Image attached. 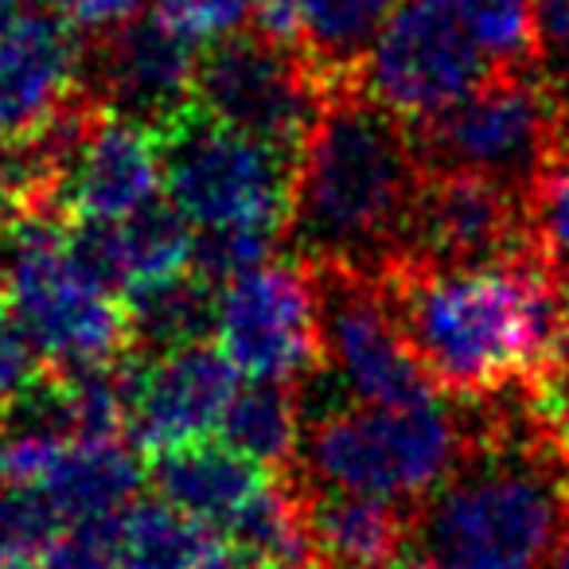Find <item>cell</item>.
Listing matches in <instances>:
<instances>
[{"mask_svg":"<svg viewBox=\"0 0 569 569\" xmlns=\"http://www.w3.org/2000/svg\"><path fill=\"white\" fill-rule=\"evenodd\" d=\"M410 126L390 118L371 98L336 90L312 126L293 183V230L309 266L367 269L402 253L406 219L418 196V149Z\"/></svg>","mask_w":569,"mask_h":569,"instance_id":"cell-2","label":"cell"},{"mask_svg":"<svg viewBox=\"0 0 569 569\" xmlns=\"http://www.w3.org/2000/svg\"><path fill=\"white\" fill-rule=\"evenodd\" d=\"M36 569H121L113 522H82L63 527V535L51 542Z\"/></svg>","mask_w":569,"mask_h":569,"instance_id":"cell-29","label":"cell"},{"mask_svg":"<svg viewBox=\"0 0 569 569\" xmlns=\"http://www.w3.org/2000/svg\"><path fill=\"white\" fill-rule=\"evenodd\" d=\"M144 483V465L126 433L113 437H63L48 476L36 496L67 522H113L137 503Z\"/></svg>","mask_w":569,"mask_h":569,"instance_id":"cell-18","label":"cell"},{"mask_svg":"<svg viewBox=\"0 0 569 569\" xmlns=\"http://www.w3.org/2000/svg\"><path fill=\"white\" fill-rule=\"evenodd\" d=\"M301 472L309 488L356 491L398 507L426 503L465 460V426L445 395L410 406L328 402L305 410Z\"/></svg>","mask_w":569,"mask_h":569,"instance_id":"cell-5","label":"cell"},{"mask_svg":"<svg viewBox=\"0 0 569 569\" xmlns=\"http://www.w3.org/2000/svg\"><path fill=\"white\" fill-rule=\"evenodd\" d=\"M519 253H530L527 230L507 183L476 172H445V168H429L421 176L398 261L480 266Z\"/></svg>","mask_w":569,"mask_h":569,"instance_id":"cell-14","label":"cell"},{"mask_svg":"<svg viewBox=\"0 0 569 569\" xmlns=\"http://www.w3.org/2000/svg\"><path fill=\"white\" fill-rule=\"evenodd\" d=\"M320 284L328 387L356 406H410L441 395L410 348L382 281L312 266Z\"/></svg>","mask_w":569,"mask_h":569,"instance_id":"cell-11","label":"cell"},{"mask_svg":"<svg viewBox=\"0 0 569 569\" xmlns=\"http://www.w3.org/2000/svg\"><path fill=\"white\" fill-rule=\"evenodd\" d=\"M542 569H569V527H566V535L558 538V546H553V553L546 558Z\"/></svg>","mask_w":569,"mask_h":569,"instance_id":"cell-35","label":"cell"},{"mask_svg":"<svg viewBox=\"0 0 569 569\" xmlns=\"http://www.w3.org/2000/svg\"><path fill=\"white\" fill-rule=\"evenodd\" d=\"M328 98L312 67L266 36H234L199 59V110L289 157H301Z\"/></svg>","mask_w":569,"mask_h":569,"instance_id":"cell-10","label":"cell"},{"mask_svg":"<svg viewBox=\"0 0 569 569\" xmlns=\"http://www.w3.org/2000/svg\"><path fill=\"white\" fill-rule=\"evenodd\" d=\"M499 74L522 71L538 51L535 0H445Z\"/></svg>","mask_w":569,"mask_h":569,"instance_id":"cell-24","label":"cell"},{"mask_svg":"<svg viewBox=\"0 0 569 569\" xmlns=\"http://www.w3.org/2000/svg\"><path fill=\"white\" fill-rule=\"evenodd\" d=\"M395 9L398 0H297L301 59L328 94L348 90V82L359 79Z\"/></svg>","mask_w":569,"mask_h":569,"instance_id":"cell-22","label":"cell"},{"mask_svg":"<svg viewBox=\"0 0 569 569\" xmlns=\"http://www.w3.org/2000/svg\"><path fill=\"white\" fill-rule=\"evenodd\" d=\"M51 203L71 227H110L160 203L164 191V141L157 129L110 110H79L56 137Z\"/></svg>","mask_w":569,"mask_h":569,"instance_id":"cell-9","label":"cell"},{"mask_svg":"<svg viewBox=\"0 0 569 569\" xmlns=\"http://www.w3.org/2000/svg\"><path fill=\"white\" fill-rule=\"evenodd\" d=\"M496 74L445 0H398L359 79L375 106L418 129L472 98Z\"/></svg>","mask_w":569,"mask_h":569,"instance_id":"cell-7","label":"cell"},{"mask_svg":"<svg viewBox=\"0 0 569 569\" xmlns=\"http://www.w3.org/2000/svg\"><path fill=\"white\" fill-rule=\"evenodd\" d=\"M382 289L429 379L457 398L535 387L566 359V309L542 253L480 266L398 261Z\"/></svg>","mask_w":569,"mask_h":569,"instance_id":"cell-1","label":"cell"},{"mask_svg":"<svg viewBox=\"0 0 569 569\" xmlns=\"http://www.w3.org/2000/svg\"><path fill=\"white\" fill-rule=\"evenodd\" d=\"M121 569H246L222 530L176 511L164 499H137L113 519Z\"/></svg>","mask_w":569,"mask_h":569,"instance_id":"cell-21","label":"cell"},{"mask_svg":"<svg viewBox=\"0 0 569 569\" xmlns=\"http://www.w3.org/2000/svg\"><path fill=\"white\" fill-rule=\"evenodd\" d=\"M160 141L168 203L196 234L289 230L297 157L219 126L199 106L168 126Z\"/></svg>","mask_w":569,"mask_h":569,"instance_id":"cell-6","label":"cell"},{"mask_svg":"<svg viewBox=\"0 0 569 569\" xmlns=\"http://www.w3.org/2000/svg\"><path fill=\"white\" fill-rule=\"evenodd\" d=\"M382 569H433V561H429L426 553H406V550H402L395 561H387Z\"/></svg>","mask_w":569,"mask_h":569,"instance_id":"cell-34","label":"cell"},{"mask_svg":"<svg viewBox=\"0 0 569 569\" xmlns=\"http://www.w3.org/2000/svg\"><path fill=\"white\" fill-rule=\"evenodd\" d=\"M219 437L230 449L250 457L253 465L277 472V468H289L301 457L305 406L297 402L293 387L250 382V387L238 390Z\"/></svg>","mask_w":569,"mask_h":569,"instance_id":"cell-23","label":"cell"},{"mask_svg":"<svg viewBox=\"0 0 569 569\" xmlns=\"http://www.w3.org/2000/svg\"><path fill=\"white\" fill-rule=\"evenodd\" d=\"M530 413L546 445L569 460V359H561L550 375L530 387Z\"/></svg>","mask_w":569,"mask_h":569,"instance_id":"cell-30","label":"cell"},{"mask_svg":"<svg viewBox=\"0 0 569 569\" xmlns=\"http://www.w3.org/2000/svg\"><path fill=\"white\" fill-rule=\"evenodd\" d=\"M87 82L82 32L59 12L32 9L0 40V144L36 149L79 113Z\"/></svg>","mask_w":569,"mask_h":569,"instance_id":"cell-15","label":"cell"},{"mask_svg":"<svg viewBox=\"0 0 569 569\" xmlns=\"http://www.w3.org/2000/svg\"><path fill=\"white\" fill-rule=\"evenodd\" d=\"M253 4L258 0H152V17L196 48H214L242 36L253 20Z\"/></svg>","mask_w":569,"mask_h":569,"instance_id":"cell-26","label":"cell"},{"mask_svg":"<svg viewBox=\"0 0 569 569\" xmlns=\"http://www.w3.org/2000/svg\"><path fill=\"white\" fill-rule=\"evenodd\" d=\"M67 522L36 491H0V569H36Z\"/></svg>","mask_w":569,"mask_h":569,"instance_id":"cell-25","label":"cell"},{"mask_svg":"<svg viewBox=\"0 0 569 569\" xmlns=\"http://www.w3.org/2000/svg\"><path fill=\"white\" fill-rule=\"evenodd\" d=\"M74 234L126 305L196 273V230L172 203H152L149 211L110 227H74Z\"/></svg>","mask_w":569,"mask_h":569,"instance_id":"cell-17","label":"cell"},{"mask_svg":"<svg viewBox=\"0 0 569 569\" xmlns=\"http://www.w3.org/2000/svg\"><path fill=\"white\" fill-rule=\"evenodd\" d=\"M32 9H36L32 0H0V40H4Z\"/></svg>","mask_w":569,"mask_h":569,"instance_id":"cell-33","label":"cell"},{"mask_svg":"<svg viewBox=\"0 0 569 569\" xmlns=\"http://www.w3.org/2000/svg\"><path fill=\"white\" fill-rule=\"evenodd\" d=\"M144 4L152 0H48V9L59 12L79 32H118L144 17Z\"/></svg>","mask_w":569,"mask_h":569,"instance_id":"cell-31","label":"cell"},{"mask_svg":"<svg viewBox=\"0 0 569 569\" xmlns=\"http://www.w3.org/2000/svg\"><path fill=\"white\" fill-rule=\"evenodd\" d=\"M242 390V375L214 343L152 351L144 363H129V441L141 452H172L222 433L230 406Z\"/></svg>","mask_w":569,"mask_h":569,"instance_id":"cell-13","label":"cell"},{"mask_svg":"<svg viewBox=\"0 0 569 569\" xmlns=\"http://www.w3.org/2000/svg\"><path fill=\"white\" fill-rule=\"evenodd\" d=\"M530 227L546 261H569V152H550L530 183Z\"/></svg>","mask_w":569,"mask_h":569,"instance_id":"cell-27","label":"cell"},{"mask_svg":"<svg viewBox=\"0 0 569 569\" xmlns=\"http://www.w3.org/2000/svg\"><path fill=\"white\" fill-rule=\"evenodd\" d=\"M273 483V472L253 465L227 441H199L160 452L152 465L157 499L227 535L230 522Z\"/></svg>","mask_w":569,"mask_h":569,"instance_id":"cell-19","label":"cell"},{"mask_svg":"<svg viewBox=\"0 0 569 569\" xmlns=\"http://www.w3.org/2000/svg\"><path fill=\"white\" fill-rule=\"evenodd\" d=\"M0 297L51 375L121 363L137 348L129 305L48 207L4 219Z\"/></svg>","mask_w":569,"mask_h":569,"instance_id":"cell-4","label":"cell"},{"mask_svg":"<svg viewBox=\"0 0 569 569\" xmlns=\"http://www.w3.org/2000/svg\"><path fill=\"white\" fill-rule=\"evenodd\" d=\"M569 527V480L538 445L465 452L426 499L421 553L433 569H542Z\"/></svg>","mask_w":569,"mask_h":569,"instance_id":"cell-3","label":"cell"},{"mask_svg":"<svg viewBox=\"0 0 569 569\" xmlns=\"http://www.w3.org/2000/svg\"><path fill=\"white\" fill-rule=\"evenodd\" d=\"M246 569H269V566H246Z\"/></svg>","mask_w":569,"mask_h":569,"instance_id":"cell-37","label":"cell"},{"mask_svg":"<svg viewBox=\"0 0 569 569\" xmlns=\"http://www.w3.org/2000/svg\"><path fill=\"white\" fill-rule=\"evenodd\" d=\"M301 515L312 569H382L406 546V507L390 499L312 488Z\"/></svg>","mask_w":569,"mask_h":569,"instance_id":"cell-20","label":"cell"},{"mask_svg":"<svg viewBox=\"0 0 569 569\" xmlns=\"http://www.w3.org/2000/svg\"><path fill=\"white\" fill-rule=\"evenodd\" d=\"M535 12L542 48L569 67V0H535Z\"/></svg>","mask_w":569,"mask_h":569,"instance_id":"cell-32","label":"cell"},{"mask_svg":"<svg viewBox=\"0 0 569 569\" xmlns=\"http://www.w3.org/2000/svg\"><path fill=\"white\" fill-rule=\"evenodd\" d=\"M561 309H566V328H569V277H566V284H561Z\"/></svg>","mask_w":569,"mask_h":569,"instance_id":"cell-36","label":"cell"},{"mask_svg":"<svg viewBox=\"0 0 569 569\" xmlns=\"http://www.w3.org/2000/svg\"><path fill=\"white\" fill-rule=\"evenodd\" d=\"M410 133L413 149L429 160V168L476 172L515 188V183H535V176L550 160L553 102L542 82L507 71Z\"/></svg>","mask_w":569,"mask_h":569,"instance_id":"cell-12","label":"cell"},{"mask_svg":"<svg viewBox=\"0 0 569 569\" xmlns=\"http://www.w3.org/2000/svg\"><path fill=\"white\" fill-rule=\"evenodd\" d=\"M211 336L246 382H301L325 359L320 284L312 266L273 258L219 284Z\"/></svg>","mask_w":569,"mask_h":569,"instance_id":"cell-8","label":"cell"},{"mask_svg":"<svg viewBox=\"0 0 569 569\" xmlns=\"http://www.w3.org/2000/svg\"><path fill=\"white\" fill-rule=\"evenodd\" d=\"M199 59L203 56L196 43L176 36L164 20H133L106 36L98 67L106 106L164 133L183 113L196 110Z\"/></svg>","mask_w":569,"mask_h":569,"instance_id":"cell-16","label":"cell"},{"mask_svg":"<svg viewBox=\"0 0 569 569\" xmlns=\"http://www.w3.org/2000/svg\"><path fill=\"white\" fill-rule=\"evenodd\" d=\"M43 359L36 356L32 340L0 297V413L17 410L28 395L43 382Z\"/></svg>","mask_w":569,"mask_h":569,"instance_id":"cell-28","label":"cell"}]
</instances>
